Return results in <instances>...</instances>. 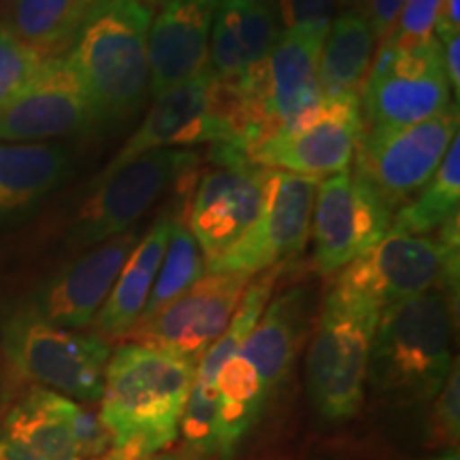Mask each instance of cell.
<instances>
[{
    "instance_id": "cell-21",
    "label": "cell",
    "mask_w": 460,
    "mask_h": 460,
    "mask_svg": "<svg viewBox=\"0 0 460 460\" xmlns=\"http://www.w3.org/2000/svg\"><path fill=\"white\" fill-rule=\"evenodd\" d=\"M175 220V216L164 214L147 228L146 234H141L139 243L130 252L128 261L124 262L122 271L115 279L105 305L92 322L96 337L105 339L107 343L124 339L139 322L163 264Z\"/></svg>"
},
{
    "instance_id": "cell-25",
    "label": "cell",
    "mask_w": 460,
    "mask_h": 460,
    "mask_svg": "<svg viewBox=\"0 0 460 460\" xmlns=\"http://www.w3.org/2000/svg\"><path fill=\"white\" fill-rule=\"evenodd\" d=\"M214 386L217 393V456L230 460L258 422L269 396L256 369L241 354L224 362L216 373Z\"/></svg>"
},
{
    "instance_id": "cell-10",
    "label": "cell",
    "mask_w": 460,
    "mask_h": 460,
    "mask_svg": "<svg viewBox=\"0 0 460 460\" xmlns=\"http://www.w3.org/2000/svg\"><path fill=\"white\" fill-rule=\"evenodd\" d=\"M365 130L358 94L322 96L312 111L245 149V163L295 175L324 177L341 172L354 160Z\"/></svg>"
},
{
    "instance_id": "cell-17",
    "label": "cell",
    "mask_w": 460,
    "mask_h": 460,
    "mask_svg": "<svg viewBox=\"0 0 460 460\" xmlns=\"http://www.w3.org/2000/svg\"><path fill=\"white\" fill-rule=\"evenodd\" d=\"M267 172L269 169L250 163H228L200 177L186 226L203 252L205 267L226 254L254 224Z\"/></svg>"
},
{
    "instance_id": "cell-30",
    "label": "cell",
    "mask_w": 460,
    "mask_h": 460,
    "mask_svg": "<svg viewBox=\"0 0 460 460\" xmlns=\"http://www.w3.org/2000/svg\"><path fill=\"white\" fill-rule=\"evenodd\" d=\"M180 433L183 447L199 458L217 456V393L216 386L194 382L183 410Z\"/></svg>"
},
{
    "instance_id": "cell-5",
    "label": "cell",
    "mask_w": 460,
    "mask_h": 460,
    "mask_svg": "<svg viewBox=\"0 0 460 460\" xmlns=\"http://www.w3.org/2000/svg\"><path fill=\"white\" fill-rule=\"evenodd\" d=\"M458 239V214L439 228L437 239L388 233L339 271L335 288L376 305L379 312L430 290L456 295Z\"/></svg>"
},
{
    "instance_id": "cell-28",
    "label": "cell",
    "mask_w": 460,
    "mask_h": 460,
    "mask_svg": "<svg viewBox=\"0 0 460 460\" xmlns=\"http://www.w3.org/2000/svg\"><path fill=\"white\" fill-rule=\"evenodd\" d=\"M279 273L281 267H271L267 271L258 273L256 279H250V284H247L243 292V298H241L237 312L230 318L226 331L222 332L220 339L199 360L197 384L214 386L216 373L220 371V367L230 356L239 354L241 345L245 343V339L254 331L262 312L267 309L269 301H271L275 281H278Z\"/></svg>"
},
{
    "instance_id": "cell-24",
    "label": "cell",
    "mask_w": 460,
    "mask_h": 460,
    "mask_svg": "<svg viewBox=\"0 0 460 460\" xmlns=\"http://www.w3.org/2000/svg\"><path fill=\"white\" fill-rule=\"evenodd\" d=\"M376 49V34L362 9L339 11L320 51L318 79L322 96H360Z\"/></svg>"
},
{
    "instance_id": "cell-31",
    "label": "cell",
    "mask_w": 460,
    "mask_h": 460,
    "mask_svg": "<svg viewBox=\"0 0 460 460\" xmlns=\"http://www.w3.org/2000/svg\"><path fill=\"white\" fill-rule=\"evenodd\" d=\"M45 58L0 22V111L31 82Z\"/></svg>"
},
{
    "instance_id": "cell-34",
    "label": "cell",
    "mask_w": 460,
    "mask_h": 460,
    "mask_svg": "<svg viewBox=\"0 0 460 460\" xmlns=\"http://www.w3.org/2000/svg\"><path fill=\"white\" fill-rule=\"evenodd\" d=\"M275 13H278L281 31H307L329 32L341 3L339 0H273Z\"/></svg>"
},
{
    "instance_id": "cell-14",
    "label": "cell",
    "mask_w": 460,
    "mask_h": 460,
    "mask_svg": "<svg viewBox=\"0 0 460 460\" xmlns=\"http://www.w3.org/2000/svg\"><path fill=\"white\" fill-rule=\"evenodd\" d=\"M393 217L394 211L354 171L320 180L312 216L318 271L332 275L369 252L390 233Z\"/></svg>"
},
{
    "instance_id": "cell-13",
    "label": "cell",
    "mask_w": 460,
    "mask_h": 460,
    "mask_svg": "<svg viewBox=\"0 0 460 460\" xmlns=\"http://www.w3.org/2000/svg\"><path fill=\"white\" fill-rule=\"evenodd\" d=\"M360 105L369 126L424 122L454 107L439 41L402 51L377 48Z\"/></svg>"
},
{
    "instance_id": "cell-23",
    "label": "cell",
    "mask_w": 460,
    "mask_h": 460,
    "mask_svg": "<svg viewBox=\"0 0 460 460\" xmlns=\"http://www.w3.org/2000/svg\"><path fill=\"white\" fill-rule=\"evenodd\" d=\"M307 329V292L292 288L269 301L261 320L241 345L239 354L254 367L267 396H271L295 367Z\"/></svg>"
},
{
    "instance_id": "cell-9",
    "label": "cell",
    "mask_w": 460,
    "mask_h": 460,
    "mask_svg": "<svg viewBox=\"0 0 460 460\" xmlns=\"http://www.w3.org/2000/svg\"><path fill=\"white\" fill-rule=\"evenodd\" d=\"M456 137L458 107L416 124L369 126L356 147L354 172L396 211L427 186Z\"/></svg>"
},
{
    "instance_id": "cell-36",
    "label": "cell",
    "mask_w": 460,
    "mask_h": 460,
    "mask_svg": "<svg viewBox=\"0 0 460 460\" xmlns=\"http://www.w3.org/2000/svg\"><path fill=\"white\" fill-rule=\"evenodd\" d=\"M441 45V60H444V71L450 84V92L454 105L458 107L460 99V37H454L450 41L439 43Z\"/></svg>"
},
{
    "instance_id": "cell-8",
    "label": "cell",
    "mask_w": 460,
    "mask_h": 460,
    "mask_svg": "<svg viewBox=\"0 0 460 460\" xmlns=\"http://www.w3.org/2000/svg\"><path fill=\"white\" fill-rule=\"evenodd\" d=\"M237 96L205 68L197 77L154 96V105L109 164L99 172L122 169L132 160L158 149H186L200 143H228L234 132Z\"/></svg>"
},
{
    "instance_id": "cell-19",
    "label": "cell",
    "mask_w": 460,
    "mask_h": 460,
    "mask_svg": "<svg viewBox=\"0 0 460 460\" xmlns=\"http://www.w3.org/2000/svg\"><path fill=\"white\" fill-rule=\"evenodd\" d=\"M217 3L220 0H166L163 4L147 34L149 96L205 71Z\"/></svg>"
},
{
    "instance_id": "cell-29",
    "label": "cell",
    "mask_w": 460,
    "mask_h": 460,
    "mask_svg": "<svg viewBox=\"0 0 460 460\" xmlns=\"http://www.w3.org/2000/svg\"><path fill=\"white\" fill-rule=\"evenodd\" d=\"M205 275V256L200 252L197 239L192 237L188 226L175 220L171 230L169 243H166L163 264H160L156 281L143 309L139 322L149 320L160 309L181 296Z\"/></svg>"
},
{
    "instance_id": "cell-38",
    "label": "cell",
    "mask_w": 460,
    "mask_h": 460,
    "mask_svg": "<svg viewBox=\"0 0 460 460\" xmlns=\"http://www.w3.org/2000/svg\"><path fill=\"white\" fill-rule=\"evenodd\" d=\"M96 460H203V458H199L197 454L186 450V447H180V450H163L156 454H149V456H143V458H128L124 456V454L115 452L109 447V450Z\"/></svg>"
},
{
    "instance_id": "cell-33",
    "label": "cell",
    "mask_w": 460,
    "mask_h": 460,
    "mask_svg": "<svg viewBox=\"0 0 460 460\" xmlns=\"http://www.w3.org/2000/svg\"><path fill=\"white\" fill-rule=\"evenodd\" d=\"M460 433V373L454 360L450 376L435 396V411L430 418V444L456 446Z\"/></svg>"
},
{
    "instance_id": "cell-37",
    "label": "cell",
    "mask_w": 460,
    "mask_h": 460,
    "mask_svg": "<svg viewBox=\"0 0 460 460\" xmlns=\"http://www.w3.org/2000/svg\"><path fill=\"white\" fill-rule=\"evenodd\" d=\"M460 13H458V0H441L439 13L435 22V39L439 43L450 41V39L460 34Z\"/></svg>"
},
{
    "instance_id": "cell-26",
    "label": "cell",
    "mask_w": 460,
    "mask_h": 460,
    "mask_svg": "<svg viewBox=\"0 0 460 460\" xmlns=\"http://www.w3.org/2000/svg\"><path fill=\"white\" fill-rule=\"evenodd\" d=\"M96 3L99 0H9L3 24L32 49L56 56L68 49Z\"/></svg>"
},
{
    "instance_id": "cell-32",
    "label": "cell",
    "mask_w": 460,
    "mask_h": 460,
    "mask_svg": "<svg viewBox=\"0 0 460 460\" xmlns=\"http://www.w3.org/2000/svg\"><path fill=\"white\" fill-rule=\"evenodd\" d=\"M441 0H405L394 31L379 48L413 49L435 39V22Z\"/></svg>"
},
{
    "instance_id": "cell-35",
    "label": "cell",
    "mask_w": 460,
    "mask_h": 460,
    "mask_svg": "<svg viewBox=\"0 0 460 460\" xmlns=\"http://www.w3.org/2000/svg\"><path fill=\"white\" fill-rule=\"evenodd\" d=\"M402 4H405V0H365V4H362V13L369 20L377 48L386 43V39L393 34Z\"/></svg>"
},
{
    "instance_id": "cell-11",
    "label": "cell",
    "mask_w": 460,
    "mask_h": 460,
    "mask_svg": "<svg viewBox=\"0 0 460 460\" xmlns=\"http://www.w3.org/2000/svg\"><path fill=\"white\" fill-rule=\"evenodd\" d=\"M111 447L99 413L32 388L0 420V460H96Z\"/></svg>"
},
{
    "instance_id": "cell-12",
    "label": "cell",
    "mask_w": 460,
    "mask_h": 460,
    "mask_svg": "<svg viewBox=\"0 0 460 460\" xmlns=\"http://www.w3.org/2000/svg\"><path fill=\"white\" fill-rule=\"evenodd\" d=\"M318 181L314 177L269 169L261 214L226 254L209 262L205 273L254 278L301 254L312 233Z\"/></svg>"
},
{
    "instance_id": "cell-41",
    "label": "cell",
    "mask_w": 460,
    "mask_h": 460,
    "mask_svg": "<svg viewBox=\"0 0 460 460\" xmlns=\"http://www.w3.org/2000/svg\"><path fill=\"white\" fill-rule=\"evenodd\" d=\"M143 3L149 4V7H156V4H164L166 0H143Z\"/></svg>"
},
{
    "instance_id": "cell-2",
    "label": "cell",
    "mask_w": 460,
    "mask_h": 460,
    "mask_svg": "<svg viewBox=\"0 0 460 460\" xmlns=\"http://www.w3.org/2000/svg\"><path fill=\"white\" fill-rule=\"evenodd\" d=\"M152 20L143 0H99L65 51L94 107L96 128L124 124L146 105Z\"/></svg>"
},
{
    "instance_id": "cell-39",
    "label": "cell",
    "mask_w": 460,
    "mask_h": 460,
    "mask_svg": "<svg viewBox=\"0 0 460 460\" xmlns=\"http://www.w3.org/2000/svg\"><path fill=\"white\" fill-rule=\"evenodd\" d=\"M341 3V9H362L365 0H339Z\"/></svg>"
},
{
    "instance_id": "cell-4",
    "label": "cell",
    "mask_w": 460,
    "mask_h": 460,
    "mask_svg": "<svg viewBox=\"0 0 460 460\" xmlns=\"http://www.w3.org/2000/svg\"><path fill=\"white\" fill-rule=\"evenodd\" d=\"M0 354L11 376L73 401H101L111 345L51 324L31 303L3 322Z\"/></svg>"
},
{
    "instance_id": "cell-1",
    "label": "cell",
    "mask_w": 460,
    "mask_h": 460,
    "mask_svg": "<svg viewBox=\"0 0 460 460\" xmlns=\"http://www.w3.org/2000/svg\"><path fill=\"white\" fill-rule=\"evenodd\" d=\"M197 365L149 345H119L105 367L99 411L111 450L128 458L169 450L180 435Z\"/></svg>"
},
{
    "instance_id": "cell-3",
    "label": "cell",
    "mask_w": 460,
    "mask_h": 460,
    "mask_svg": "<svg viewBox=\"0 0 460 460\" xmlns=\"http://www.w3.org/2000/svg\"><path fill=\"white\" fill-rule=\"evenodd\" d=\"M454 365L452 298L430 290L379 314L367 379L377 394L422 402L439 394Z\"/></svg>"
},
{
    "instance_id": "cell-20",
    "label": "cell",
    "mask_w": 460,
    "mask_h": 460,
    "mask_svg": "<svg viewBox=\"0 0 460 460\" xmlns=\"http://www.w3.org/2000/svg\"><path fill=\"white\" fill-rule=\"evenodd\" d=\"M279 32L273 0H220L211 24L207 68L220 84L237 88L262 66Z\"/></svg>"
},
{
    "instance_id": "cell-16",
    "label": "cell",
    "mask_w": 460,
    "mask_h": 460,
    "mask_svg": "<svg viewBox=\"0 0 460 460\" xmlns=\"http://www.w3.org/2000/svg\"><path fill=\"white\" fill-rule=\"evenodd\" d=\"M96 128L88 92L65 51L48 56L20 94L0 111V141L49 143Z\"/></svg>"
},
{
    "instance_id": "cell-27",
    "label": "cell",
    "mask_w": 460,
    "mask_h": 460,
    "mask_svg": "<svg viewBox=\"0 0 460 460\" xmlns=\"http://www.w3.org/2000/svg\"><path fill=\"white\" fill-rule=\"evenodd\" d=\"M460 203V146L458 137L441 160L439 169L430 181L418 192L416 200H410L394 211L390 233L418 234L427 237L439 230L452 216L458 214Z\"/></svg>"
},
{
    "instance_id": "cell-18",
    "label": "cell",
    "mask_w": 460,
    "mask_h": 460,
    "mask_svg": "<svg viewBox=\"0 0 460 460\" xmlns=\"http://www.w3.org/2000/svg\"><path fill=\"white\" fill-rule=\"evenodd\" d=\"M139 239L141 228L132 226L118 237L94 245L56 273L31 305L45 320L62 329L79 331L90 326Z\"/></svg>"
},
{
    "instance_id": "cell-7",
    "label": "cell",
    "mask_w": 460,
    "mask_h": 460,
    "mask_svg": "<svg viewBox=\"0 0 460 460\" xmlns=\"http://www.w3.org/2000/svg\"><path fill=\"white\" fill-rule=\"evenodd\" d=\"M194 149H158L122 169L96 175L79 205L66 237L77 247H94L137 226L177 181L199 164Z\"/></svg>"
},
{
    "instance_id": "cell-6",
    "label": "cell",
    "mask_w": 460,
    "mask_h": 460,
    "mask_svg": "<svg viewBox=\"0 0 460 460\" xmlns=\"http://www.w3.org/2000/svg\"><path fill=\"white\" fill-rule=\"evenodd\" d=\"M379 309L332 286L307 356V388L326 420L343 422L360 411Z\"/></svg>"
},
{
    "instance_id": "cell-22",
    "label": "cell",
    "mask_w": 460,
    "mask_h": 460,
    "mask_svg": "<svg viewBox=\"0 0 460 460\" xmlns=\"http://www.w3.org/2000/svg\"><path fill=\"white\" fill-rule=\"evenodd\" d=\"M71 171L73 154L65 146L0 141V222L43 203Z\"/></svg>"
},
{
    "instance_id": "cell-15",
    "label": "cell",
    "mask_w": 460,
    "mask_h": 460,
    "mask_svg": "<svg viewBox=\"0 0 460 460\" xmlns=\"http://www.w3.org/2000/svg\"><path fill=\"white\" fill-rule=\"evenodd\" d=\"M250 279L237 273H205L156 315L137 322L126 337L199 362L226 331Z\"/></svg>"
},
{
    "instance_id": "cell-42",
    "label": "cell",
    "mask_w": 460,
    "mask_h": 460,
    "mask_svg": "<svg viewBox=\"0 0 460 460\" xmlns=\"http://www.w3.org/2000/svg\"><path fill=\"white\" fill-rule=\"evenodd\" d=\"M0 358H3V354H0ZM0 377H3V371H0Z\"/></svg>"
},
{
    "instance_id": "cell-40",
    "label": "cell",
    "mask_w": 460,
    "mask_h": 460,
    "mask_svg": "<svg viewBox=\"0 0 460 460\" xmlns=\"http://www.w3.org/2000/svg\"><path fill=\"white\" fill-rule=\"evenodd\" d=\"M435 460H460V458H458V452L454 450V452H447V454H444V456H439Z\"/></svg>"
}]
</instances>
